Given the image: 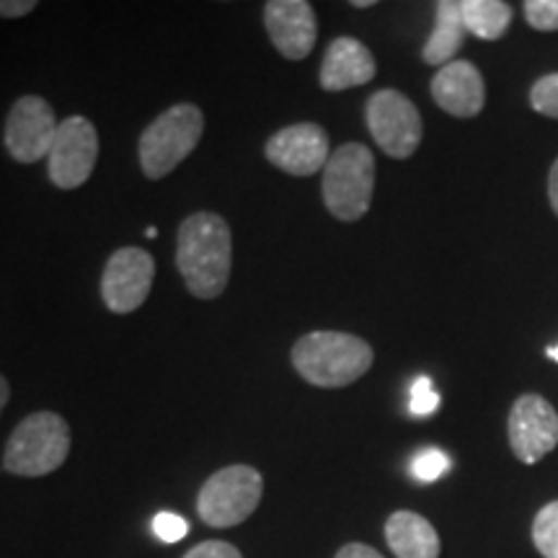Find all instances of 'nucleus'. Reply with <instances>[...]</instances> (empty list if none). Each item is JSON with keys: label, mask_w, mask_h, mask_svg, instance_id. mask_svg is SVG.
Masks as SVG:
<instances>
[{"label": "nucleus", "mask_w": 558, "mask_h": 558, "mask_svg": "<svg viewBox=\"0 0 558 558\" xmlns=\"http://www.w3.org/2000/svg\"><path fill=\"white\" fill-rule=\"evenodd\" d=\"M156 279V259L150 251L124 246L109 256L101 275L104 305L117 316H128L143 308Z\"/></svg>", "instance_id": "9d476101"}, {"label": "nucleus", "mask_w": 558, "mask_h": 558, "mask_svg": "<svg viewBox=\"0 0 558 558\" xmlns=\"http://www.w3.org/2000/svg\"><path fill=\"white\" fill-rule=\"evenodd\" d=\"M37 5V0H0V19H24Z\"/></svg>", "instance_id": "a878e982"}, {"label": "nucleus", "mask_w": 558, "mask_h": 558, "mask_svg": "<svg viewBox=\"0 0 558 558\" xmlns=\"http://www.w3.org/2000/svg\"><path fill=\"white\" fill-rule=\"evenodd\" d=\"M184 558H243V554L233 546V543L205 541L199 543V546L186 550Z\"/></svg>", "instance_id": "393cba45"}, {"label": "nucleus", "mask_w": 558, "mask_h": 558, "mask_svg": "<svg viewBox=\"0 0 558 558\" xmlns=\"http://www.w3.org/2000/svg\"><path fill=\"white\" fill-rule=\"evenodd\" d=\"M264 26L284 60H305L318 41V19L308 0H269Z\"/></svg>", "instance_id": "ddd939ff"}, {"label": "nucleus", "mask_w": 558, "mask_h": 558, "mask_svg": "<svg viewBox=\"0 0 558 558\" xmlns=\"http://www.w3.org/2000/svg\"><path fill=\"white\" fill-rule=\"evenodd\" d=\"M354 9H369V5H375V0H354Z\"/></svg>", "instance_id": "c756f323"}, {"label": "nucleus", "mask_w": 558, "mask_h": 558, "mask_svg": "<svg viewBox=\"0 0 558 558\" xmlns=\"http://www.w3.org/2000/svg\"><path fill=\"white\" fill-rule=\"evenodd\" d=\"M333 558H386L380 550H375L373 546H365V543H347L337 550Z\"/></svg>", "instance_id": "bb28decb"}, {"label": "nucleus", "mask_w": 558, "mask_h": 558, "mask_svg": "<svg viewBox=\"0 0 558 558\" xmlns=\"http://www.w3.org/2000/svg\"><path fill=\"white\" fill-rule=\"evenodd\" d=\"M264 497V478L254 465H226L215 471L197 494L199 520L209 527H235L246 522Z\"/></svg>", "instance_id": "423d86ee"}, {"label": "nucleus", "mask_w": 558, "mask_h": 558, "mask_svg": "<svg viewBox=\"0 0 558 558\" xmlns=\"http://www.w3.org/2000/svg\"><path fill=\"white\" fill-rule=\"evenodd\" d=\"M448 469H450V458L439 448H427L416 452L414 460H411V473H414V478L422 481V484H432V481L445 476Z\"/></svg>", "instance_id": "412c9836"}, {"label": "nucleus", "mask_w": 558, "mask_h": 558, "mask_svg": "<svg viewBox=\"0 0 558 558\" xmlns=\"http://www.w3.org/2000/svg\"><path fill=\"white\" fill-rule=\"evenodd\" d=\"M58 128V117H54L52 104L45 96H21V99L13 101L9 117H5V150L19 163H37V160L50 156Z\"/></svg>", "instance_id": "1a4fd4ad"}, {"label": "nucleus", "mask_w": 558, "mask_h": 558, "mask_svg": "<svg viewBox=\"0 0 558 558\" xmlns=\"http://www.w3.org/2000/svg\"><path fill=\"white\" fill-rule=\"evenodd\" d=\"M432 99L442 111L460 120L478 117L486 107V83L469 60H452L432 78Z\"/></svg>", "instance_id": "4468645a"}, {"label": "nucleus", "mask_w": 558, "mask_h": 558, "mask_svg": "<svg viewBox=\"0 0 558 558\" xmlns=\"http://www.w3.org/2000/svg\"><path fill=\"white\" fill-rule=\"evenodd\" d=\"M375 156L362 143H344L324 169V205L341 222H357L373 205Z\"/></svg>", "instance_id": "39448f33"}, {"label": "nucleus", "mask_w": 558, "mask_h": 558, "mask_svg": "<svg viewBox=\"0 0 558 558\" xmlns=\"http://www.w3.org/2000/svg\"><path fill=\"white\" fill-rule=\"evenodd\" d=\"M365 120L378 148L396 160H407L416 153L424 137V122L414 101L393 88L375 90L367 99Z\"/></svg>", "instance_id": "0eeeda50"}, {"label": "nucleus", "mask_w": 558, "mask_h": 558, "mask_svg": "<svg viewBox=\"0 0 558 558\" xmlns=\"http://www.w3.org/2000/svg\"><path fill=\"white\" fill-rule=\"evenodd\" d=\"M11 401V383L5 380V375L0 373V414H3V409L9 407Z\"/></svg>", "instance_id": "c85d7f7f"}, {"label": "nucleus", "mask_w": 558, "mask_h": 558, "mask_svg": "<svg viewBox=\"0 0 558 558\" xmlns=\"http://www.w3.org/2000/svg\"><path fill=\"white\" fill-rule=\"evenodd\" d=\"M264 156L279 171L305 179L324 171L329 163V135L316 122H298L275 132L264 145Z\"/></svg>", "instance_id": "f8f14e48"}, {"label": "nucleus", "mask_w": 558, "mask_h": 558, "mask_svg": "<svg viewBox=\"0 0 558 558\" xmlns=\"http://www.w3.org/2000/svg\"><path fill=\"white\" fill-rule=\"evenodd\" d=\"M378 73L373 52L354 37H337L329 45V50L320 62L318 83L320 88L329 94H339V90L367 86L369 81Z\"/></svg>", "instance_id": "2eb2a0df"}, {"label": "nucleus", "mask_w": 558, "mask_h": 558, "mask_svg": "<svg viewBox=\"0 0 558 558\" xmlns=\"http://www.w3.org/2000/svg\"><path fill=\"white\" fill-rule=\"evenodd\" d=\"M435 9V29H432L427 45H424L422 60L427 65L445 68L463 50L465 34L469 32H465L463 16H460V3H456V0H439Z\"/></svg>", "instance_id": "f3484780"}, {"label": "nucleus", "mask_w": 558, "mask_h": 558, "mask_svg": "<svg viewBox=\"0 0 558 558\" xmlns=\"http://www.w3.org/2000/svg\"><path fill=\"white\" fill-rule=\"evenodd\" d=\"M177 267L197 300L226 292L233 269V233L218 213H194L179 226Z\"/></svg>", "instance_id": "f257e3e1"}, {"label": "nucleus", "mask_w": 558, "mask_h": 558, "mask_svg": "<svg viewBox=\"0 0 558 558\" xmlns=\"http://www.w3.org/2000/svg\"><path fill=\"white\" fill-rule=\"evenodd\" d=\"M522 11L533 29L558 32V0H527Z\"/></svg>", "instance_id": "4be33fe9"}, {"label": "nucleus", "mask_w": 558, "mask_h": 558, "mask_svg": "<svg viewBox=\"0 0 558 558\" xmlns=\"http://www.w3.org/2000/svg\"><path fill=\"white\" fill-rule=\"evenodd\" d=\"M548 202H550V209L558 215V158L556 163L550 166V173H548Z\"/></svg>", "instance_id": "cd10ccee"}, {"label": "nucleus", "mask_w": 558, "mask_h": 558, "mask_svg": "<svg viewBox=\"0 0 558 558\" xmlns=\"http://www.w3.org/2000/svg\"><path fill=\"white\" fill-rule=\"evenodd\" d=\"M439 407V396L435 393V388H432V380L427 378H418L414 383V388H411V414L414 416H429L432 411H437Z\"/></svg>", "instance_id": "5701e85b"}, {"label": "nucleus", "mask_w": 558, "mask_h": 558, "mask_svg": "<svg viewBox=\"0 0 558 558\" xmlns=\"http://www.w3.org/2000/svg\"><path fill=\"white\" fill-rule=\"evenodd\" d=\"M99 160V132L94 122L83 114H73L60 122L54 132L47 173L58 190H78L86 184Z\"/></svg>", "instance_id": "6e6552de"}, {"label": "nucleus", "mask_w": 558, "mask_h": 558, "mask_svg": "<svg viewBox=\"0 0 558 558\" xmlns=\"http://www.w3.org/2000/svg\"><path fill=\"white\" fill-rule=\"evenodd\" d=\"M153 530H156V535L163 543H179L186 538L190 525H186V520L179 518V514L160 512V514H156V520H153Z\"/></svg>", "instance_id": "b1692460"}, {"label": "nucleus", "mask_w": 558, "mask_h": 558, "mask_svg": "<svg viewBox=\"0 0 558 558\" xmlns=\"http://www.w3.org/2000/svg\"><path fill=\"white\" fill-rule=\"evenodd\" d=\"M205 132V114L194 104H173L160 111L137 143L140 169L153 181L166 179L192 156Z\"/></svg>", "instance_id": "20e7f679"}, {"label": "nucleus", "mask_w": 558, "mask_h": 558, "mask_svg": "<svg viewBox=\"0 0 558 558\" xmlns=\"http://www.w3.org/2000/svg\"><path fill=\"white\" fill-rule=\"evenodd\" d=\"M386 541L396 558H439V550H442L435 525L409 509L390 514L386 522Z\"/></svg>", "instance_id": "dca6fc26"}, {"label": "nucleus", "mask_w": 558, "mask_h": 558, "mask_svg": "<svg viewBox=\"0 0 558 558\" xmlns=\"http://www.w3.org/2000/svg\"><path fill=\"white\" fill-rule=\"evenodd\" d=\"M533 543L543 558H558V499L535 514Z\"/></svg>", "instance_id": "6ab92c4d"}, {"label": "nucleus", "mask_w": 558, "mask_h": 558, "mask_svg": "<svg viewBox=\"0 0 558 558\" xmlns=\"http://www.w3.org/2000/svg\"><path fill=\"white\" fill-rule=\"evenodd\" d=\"M530 107L538 114L558 120V73H548L530 88Z\"/></svg>", "instance_id": "aec40b11"}, {"label": "nucleus", "mask_w": 558, "mask_h": 558, "mask_svg": "<svg viewBox=\"0 0 558 558\" xmlns=\"http://www.w3.org/2000/svg\"><path fill=\"white\" fill-rule=\"evenodd\" d=\"M509 448L514 458L525 465H535L538 460L556 450L558 445V411L538 393H525L509 409Z\"/></svg>", "instance_id": "9b49d317"}, {"label": "nucleus", "mask_w": 558, "mask_h": 558, "mask_svg": "<svg viewBox=\"0 0 558 558\" xmlns=\"http://www.w3.org/2000/svg\"><path fill=\"white\" fill-rule=\"evenodd\" d=\"M465 32L484 41H497L512 26V5L505 0H463L460 3Z\"/></svg>", "instance_id": "a211bd4d"}, {"label": "nucleus", "mask_w": 558, "mask_h": 558, "mask_svg": "<svg viewBox=\"0 0 558 558\" xmlns=\"http://www.w3.org/2000/svg\"><path fill=\"white\" fill-rule=\"evenodd\" d=\"M548 357L558 362V347H556V349H548Z\"/></svg>", "instance_id": "7c9ffc66"}, {"label": "nucleus", "mask_w": 558, "mask_h": 558, "mask_svg": "<svg viewBox=\"0 0 558 558\" xmlns=\"http://www.w3.org/2000/svg\"><path fill=\"white\" fill-rule=\"evenodd\" d=\"M292 367L316 388H347L373 367L375 352L365 339L344 331H313L292 344Z\"/></svg>", "instance_id": "f03ea898"}, {"label": "nucleus", "mask_w": 558, "mask_h": 558, "mask_svg": "<svg viewBox=\"0 0 558 558\" xmlns=\"http://www.w3.org/2000/svg\"><path fill=\"white\" fill-rule=\"evenodd\" d=\"M70 424L58 411H34L11 432L3 450V469L11 476L41 478L62 469L70 456Z\"/></svg>", "instance_id": "7ed1b4c3"}]
</instances>
